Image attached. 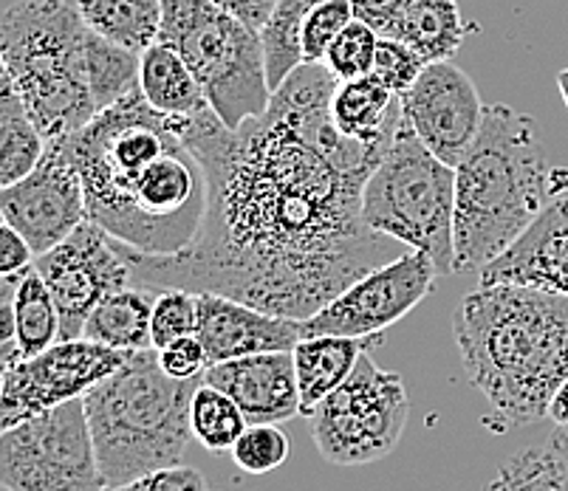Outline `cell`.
<instances>
[{
    "label": "cell",
    "instance_id": "obj_15",
    "mask_svg": "<svg viewBox=\"0 0 568 491\" xmlns=\"http://www.w3.org/2000/svg\"><path fill=\"white\" fill-rule=\"evenodd\" d=\"M399 102L416 136L450 167L462 162L475 142L487 108L481 105L475 82L453 60L427 63Z\"/></svg>",
    "mask_w": 568,
    "mask_h": 491
},
{
    "label": "cell",
    "instance_id": "obj_22",
    "mask_svg": "<svg viewBox=\"0 0 568 491\" xmlns=\"http://www.w3.org/2000/svg\"><path fill=\"white\" fill-rule=\"evenodd\" d=\"M153 303H156V291L151 288L125 286L111 291L94 311L88 314L82 339L113 350H125V354L151 350Z\"/></svg>",
    "mask_w": 568,
    "mask_h": 491
},
{
    "label": "cell",
    "instance_id": "obj_25",
    "mask_svg": "<svg viewBox=\"0 0 568 491\" xmlns=\"http://www.w3.org/2000/svg\"><path fill=\"white\" fill-rule=\"evenodd\" d=\"M80 12L97 34L136 54L162 32V0H80Z\"/></svg>",
    "mask_w": 568,
    "mask_h": 491
},
{
    "label": "cell",
    "instance_id": "obj_38",
    "mask_svg": "<svg viewBox=\"0 0 568 491\" xmlns=\"http://www.w3.org/2000/svg\"><path fill=\"white\" fill-rule=\"evenodd\" d=\"M351 7H354L356 20L368 23L382 38L394 25V20L399 18L402 9L407 7V0H351Z\"/></svg>",
    "mask_w": 568,
    "mask_h": 491
},
{
    "label": "cell",
    "instance_id": "obj_5",
    "mask_svg": "<svg viewBox=\"0 0 568 491\" xmlns=\"http://www.w3.org/2000/svg\"><path fill=\"white\" fill-rule=\"evenodd\" d=\"M80 0H14L0 23L3 74L49 139H65L100 113L94 45Z\"/></svg>",
    "mask_w": 568,
    "mask_h": 491
},
{
    "label": "cell",
    "instance_id": "obj_8",
    "mask_svg": "<svg viewBox=\"0 0 568 491\" xmlns=\"http://www.w3.org/2000/svg\"><path fill=\"white\" fill-rule=\"evenodd\" d=\"M162 32L204 85L210 108L226 127L261 116L272 102L261 32L213 0H162Z\"/></svg>",
    "mask_w": 568,
    "mask_h": 491
},
{
    "label": "cell",
    "instance_id": "obj_31",
    "mask_svg": "<svg viewBox=\"0 0 568 491\" xmlns=\"http://www.w3.org/2000/svg\"><path fill=\"white\" fill-rule=\"evenodd\" d=\"M376 45L379 34L363 20H351V25L334 40L332 51L325 57V65L337 80H356V76L374 74Z\"/></svg>",
    "mask_w": 568,
    "mask_h": 491
},
{
    "label": "cell",
    "instance_id": "obj_32",
    "mask_svg": "<svg viewBox=\"0 0 568 491\" xmlns=\"http://www.w3.org/2000/svg\"><path fill=\"white\" fill-rule=\"evenodd\" d=\"M351 0H323L308 12L303 25V60L306 63H325L334 40L345 32L354 20Z\"/></svg>",
    "mask_w": 568,
    "mask_h": 491
},
{
    "label": "cell",
    "instance_id": "obj_24",
    "mask_svg": "<svg viewBox=\"0 0 568 491\" xmlns=\"http://www.w3.org/2000/svg\"><path fill=\"white\" fill-rule=\"evenodd\" d=\"M0 190L32 173L45 156L49 139L38 127L18 88L0 71Z\"/></svg>",
    "mask_w": 568,
    "mask_h": 491
},
{
    "label": "cell",
    "instance_id": "obj_23",
    "mask_svg": "<svg viewBox=\"0 0 568 491\" xmlns=\"http://www.w3.org/2000/svg\"><path fill=\"white\" fill-rule=\"evenodd\" d=\"M467 32L469 23L462 18L458 0H407V7L382 38L402 40L427 63H442L453 60Z\"/></svg>",
    "mask_w": 568,
    "mask_h": 491
},
{
    "label": "cell",
    "instance_id": "obj_17",
    "mask_svg": "<svg viewBox=\"0 0 568 491\" xmlns=\"http://www.w3.org/2000/svg\"><path fill=\"white\" fill-rule=\"evenodd\" d=\"M204 381L226 392L250 423H283L303 416L292 350L221 361L206 370Z\"/></svg>",
    "mask_w": 568,
    "mask_h": 491
},
{
    "label": "cell",
    "instance_id": "obj_3",
    "mask_svg": "<svg viewBox=\"0 0 568 491\" xmlns=\"http://www.w3.org/2000/svg\"><path fill=\"white\" fill-rule=\"evenodd\" d=\"M453 334L469 385L500 423L549 418L568 379V297L515 283L481 286L458 303Z\"/></svg>",
    "mask_w": 568,
    "mask_h": 491
},
{
    "label": "cell",
    "instance_id": "obj_1",
    "mask_svg": "<svg viewBox=\"0 0 568 491\" xmlns=\"http://www.w3.org/2000/svg\"><path fill=\"white\" fill-rule=\"evenodd\" d=\"M337 82L325 63H303L241 127H226L213 108L179 119L206 173L204 224L179 255L116 243L133 286L224 294L303 323L410 252L365 224V184L390 142H356L334 125Z\"/></svg>",
    "mask_w": 568,
    "mask_h": 491
},
{
    "label": "cell",
    "instance_id": "obj_41",
    "mask_svg": "<svg viewBox=\"0 0 568 491\" xmlns=\"http://www.w3.org/2000/svg\"><path fill=\"white\" fill-rule=\"evenodd\" d=\"M549 418L557 423V427H560V423H568V379L562 381L560 390H557L555 398H551Z\"/></svg>",
    "mask_w": 568,
    "mask_h": 491
},
{
    "label": "cell",
    "instance_id": "obj_2",
    "mask_svg": "<svg viewBox=\"0 0 568 491\" xmlns=\"http://www.w3.org/2000/svg\"><path fill=\"white\" fill-rule=\"evenodd\" d=\"M60 142L80 173L91 224L139 255L193 246L206 215V173L179 119L133 91Z\"/></svg>",
    "mask_w": 568,
    "mask_h": 491
},
{
    "label": "cell",
    "instance_id": "obj_14",
    "mask_svg": "<svg viewBox=\"0 0 568 491\" xmlns=\"http://www.w3.org/2000/svg\"><path fill=\"white\" fill-rule=\"evenodd\" d=\"M0 215L29 241L38 257L85 224V190L60 139H51L32 173L0 190Z\"/></svg>",
    "mask_w": 568,
    "mask_h": 491
},
{
    "label": "cell",
    "instance_id": "obj_37",
    "mask_svg": "<svg viewBox=\"0 0 568 491\" xmlns=\"http://www.w3.org/2000/svg\"><path fill=\"white\" fill-rule=\"evenodd\" d=\"M34 260H38V255H34V249L29 246V241H26L14 226H9L7 221H3V226H0V274H3V277L20 274L29 266H34Z\"/></svg>",
    "mask_w": 568,
    "mask_h": 491
},
{
    "label": "cell",
    "instance_id": "obj_40",
    "mask_svg": "<svg viewBox=\"0 0 568 491\" xmlns=\"http://www.w3.org/2000/svg\"><path fill=\"white\" fill-rule=\"evenodd\" d=\"M213 3L224 9V12H230L232 18L244 20L250 29L261 32L277 0H213Z\"/></svg>",
    "mask_w": 568,
    "mask_h": 491
},
{
    "label": "cell",
    "instance_id": "obj_33",
    "mask_svg": "<svg viewBox=\"0 0 568 491\" xmlns=\"http://www.w3.org/2000/svg\"><path fill=\"white\" fill-rule=\"evenodd\" d=\"M427 69V60L418 51H413L410 45L402 43L396 38H379L376 45V63L374 74L385 82L396 96L407 94L413 88V82L422 76V71Z\"/></svg>",
    "mask_w": 568,
    "mask_h": 491
},
{
    "label": "cell",
    "instance_id": "obj_29",
    "mask_svg": "<svg viewBox=\"0 0 568 491\" xmlns=\"http://www.w3.org/2000/svg\"><path fill=\"white\" fill-rule=\"evenodd\" d=\"M292 443L277 423H250L232 447V458L244 472L268 474L288 460Z\"/></svg>",
    "mask_w": 568,
    "mask_h": 491
},
{
    "label": "cell",
    "instance_id": "obj_34",
    "mask_svg": "<svg viewBox=\"0 0 568 491\" xmlns=\"http://www.w3.org/2000/svg\"><path fill=\"white\" fill-rule=\"evenodd\" d=\"M484 491H557L546 469L544 449H526L513 454L498 469Z\"/></svg>",
    "mask_w": 568,
    "mask_h": 491
},
{
    "label": "cell",
    "instance_id": "obj_19",
    "mask_svg": "<svg viewBox=\"0 0 568 491\" xmlns=\"http://www.w3.org/2000/svg\"><path fill=\"white\" fill-rule=\"evenodd\" d=\"M382 345V334L376 336H303L294 356V374L301 387V410L312 418V412L332 396L351 374L356 361L368 354V348Z\"/></svg>",
    "mask_w": 568,
    "mask_h": 491
},
{
    "label": "cell",
    "instance_id": "obj_11",
    "mask_svg": "<svg viewBox=\"0 0 568 491\" xmlns=\"http://www.w3.org/2000/svg\"><path fill=\"white\" fill-rule=\"evenodd\" d=\"M125 350H113L88 339H60L49 350L3 370V410L0 427L34 418L45 410L85 398L100 381L128 361Z\"/></svg>",
    "mask_w": 568,
    "mask_h": 491
},
{
    "label": "cell",
    "instance_id": "obj_21",
    "mask_svg": "<svg viewBox=\"0 0 568 491\" xmlns=\"http://www.w3.org/2000/svg\"><path fill=\"white\" fill-rule=\"evenodd\" d=\"M139 91L151 108L170 119H190L210 111L204 85L193 74L184 57L168 43H153L142 51L139 65Z\"/></svg>",
    "mask_w": 568,
    "mask_h": 491
},
{
    "label": "cell",
    "instance_id": "obj_35",
    "mask_svg": "<svg viewBox=\"0 0 568 491\" xmlns=\"http://www.w3.org/2000/svg\"><path fill=\"white\" fill-rule=\"evenodd\" d=\"M159 361H162L164 374L173 379H199L210 370L206 348L199 336H182L168 348H159Z\"/></svg>",
    "mask_w": 568,
    "mask_h": 491
},
{
    "label": "cell",
    "instance_id": "obj_13",
    "mask_svg": "<svg viewBox=\"0 0 568 491\" xmlns=\"http://www.w3.org/2000/svg\"><path fill=\"white\" fill-rule=\"evenodd\" d=\"M34 268L49 286L60 311V339H82L88 314L111 291L133 286L131 268L116 241L85 221L63 243L40 255Z\"/></svg>",
    "mask_w": 568,
    "mask_h": 491
},
{
    "label": "cell",
    "instance_id": "obj_12",
    "mask_svg": "<svg viewBox=\"0 0 568 491\" xmlns=\"http://www.w3.org/2000/svg\"><path fill=\"white\" fill-rule=\"evenodd\" d=\"M438 266L425 252H405L351 283L337 299L312 319H303V336H376L399 323L436 291Z\"/></svg>",
    "mask_w": 568,
    "mask_h": 491
},
{
    "label": "cell",
    "instance_id": "obj_7",
    "mask_svg": "<svg viewBox=\"0 0 568 491\" xmlns=\"http://www.w3.org/2000/svg\"><path fill=\"white\" fill-rule=\"evenodd\" d=\"M363 218L379 235L430 255L442 274L456 272V167L427 150L405 113L365 184Z\"/></svg>",
    "mask_w": 568,
    "mask_h": 491
},
{
    "label": "cell",
    "instance_id": "obj_10",
    "mask_svg": "<svg viewBox=\"0 0 568 491\" xmlns=\"http://www.w3.org/2000/svg\"><path fill=\"white\" fill-rule=\"evenodd\" d=\"M0 483L7 491H111L88 427L85 398L3 429Z\"/></svg>",
    "mask_w": 568,
    "mask_h": 491
},
{
    "label": "cell",
    "instance_id": "obj_6",
    "mask_svg": "<svg viewBox=\"0 0 568 491\" xmlns=\"http://www.w3.org/2000/svg\"><path fill=\"white\" fill-rule=\"evenodd\" d=\"M201 385L204 376L164 374L159 350L151 348L133 350L116 374L88 392V427L111 489L182 460L193 441L190 407Z\"/></svg>",
    "mask_w": 568,
    "mask_h": 491
},
{
    "label": "cell",
    "instance_id": "obj_42",
    "mask_svg": "<svg viewBox=\"0 0 568 491\" xmlns=\"http://www.w3.org/2000/svg\"><path fill=\"white\" fill-rule=\"evenodd\" d=\"M557 88H560V96L568 108V69H562L560 74H557Z\"/></svg>",
    "mask_w": 568,
    "mask_h": 491
},
{
    "label": "cell",
    "instance_id": "obj_9",
    "mask_svg": "<svg viewBox=\"0 0 568 491\" xmlns=\"http://www.w3.org/2000/svg\"><path fill=\"white\" fill-rule=\"evenodd\" d=\"M407 418L410 398L402 376L363 354L354 374L312 412L314 447L334 467H368L394 452Z\"/></svg>",
    "mask_w": 568,
    "mask_h": 491
},
{
    "label": "cell",
    "instance_id": "obj_26",
    "mask_svg": "<svg viewBox=\"0 0 568 491\" xmlns=\"http://www.w3.org/2000/svg\"><path fill=\"white\" fill-rule=\"evenodd\" d=\"M317 3L323 0H277L268 20L263 23L261 43L272 94L306 63L303 60V25Z\"/></svg>",
    "mask_w": 568,
    "mask_h": 491
},
{
    "label": "cell",
    "instance_id": "obj_30",
    "mask_svg": "<svg viewBox=\"0 0 568 491\" xmlns=\"http://www.w3.org/2000/svg\"><path fill=\"white\" fill-rule=\"evenodd\" d=\"M199 330V294L187 288H164L153 303V348H168Z\"/></svg>",
    "mask_w": 568,
    "mask_h": 491
},
{
    "label": "cell",
    "instance_id": "obj_16",
    "mask_svg": "<svg viewBox=\"0 0 568 491\" xmlns=\"http://www.w3.org/2000/svg\"><path fill=\"white\" fill-rule=\"evenodd\" d=\"M210 367L255 354L294 350L303 339L301 319L266 314L224 294H199V330Z\"/></svg>",
    "mask_w": 568,
    "mask_h": 491
},
{
    "label": "cell",
    "instance_id": "obj_4",
    "mask_svg": "<svg viewBox=\"0 0 568 491\" xmlns=\"http://www.w3.org/2000/svg\"><path fill=\"white\" fill-rule=\"evenodd\" d=\"M568 193V173L546 164L535 119L509 105L484 108L481 131L456 164V272H481Z\"/></svg>",
    "mask_w": 568,
    "mask_h": 491
},
{
    "label": "cell",
    "instance_id": "obj_36",
    "mask_svg": "<svg viewBox=\"0 0 568 491\" xmlns=\"http://www.w3.org/2000/svg\"><path fill=\"white\" fill-rule=\"evenodd\" d=\"M111 491H206V480L199 469L193 467H164L156 472H148L142 478L131 480V483L119 485Z\"/></svg>",
    "mask_w": 568,
    "mask_h": 491
},
{
    "label": "cell",
    "instance_id": "obj_28",
    "mask_svg": "<svg viewBox=\"0 0 568 491\" xmlns=\"http://www.w3.org/2000/svg\"><path fill=\"white\" fill-rule=\"evenodd\" d=\"M190 421H193V438L210 452H232L237 438L250 427L241 407L226 392L206 381L195 390Z\"/></svg>",
    "mask_w": 568,
    "mask_h": 491
},
{
    "label": "cell",
    "instance_id": "obj_39",
    "mask_svg": "<svg viewBox=\"0 0 568 491\" xmlns=\"http://www.w3.org/2000/svg\"><path fill=\"white\" fill-rule=\"evenodd\" d=\"M546 469L557 491H568V423H560L544 447Z\"/></svg>",
    "mask_w": 568,
    "mask_h": 491
},
{
    "label": "cell",
    "instance_id": "obj_20",
    "mask_svg": "<svg viewBox=\"0 0 568 491\" xmlns=\"http://www.w3.org/2000/svg\"><path fill=\"white\" fill-rule=\"evenodd\" d=\"M334 125L356 142H390L402 119L399 96L376 74L339 80L332 96Z\"/></svg>",
    "mask_w": 568,
    "mask_h": 491
},
{
    "label": "cell",
    "instance_id": "obj_27",
    "mask_svg": "<svg viewBox=\"0 0 568 491\" xmlns=\"http://www.w3.org/2000/svg\"><path fill=\"white\" fill-rule=\"evenodd\" d=\"M14 350L20 359L38 356L60 342V311L51 297L49 286L34 266L20 272L18 291H14Z\"/></svg>",
    "mask_w": 568,
    "mask_h": 491
},
{
    "label": "cell",
    "instance_id": "obj_18",
    "mask_svg": "<svg viewBox=\"0 0 568 491\" xmlns=\"http://www.w3.org/2000/svg\"><path fill=\"white\" fill-rule=\"evenodd\" d=\"M481 286L515 283L568 297V193H560L524 237L484 266Z\"/></svg>",
    "mask_w": 568,
    "mask_h": 491
}]
</instances>
